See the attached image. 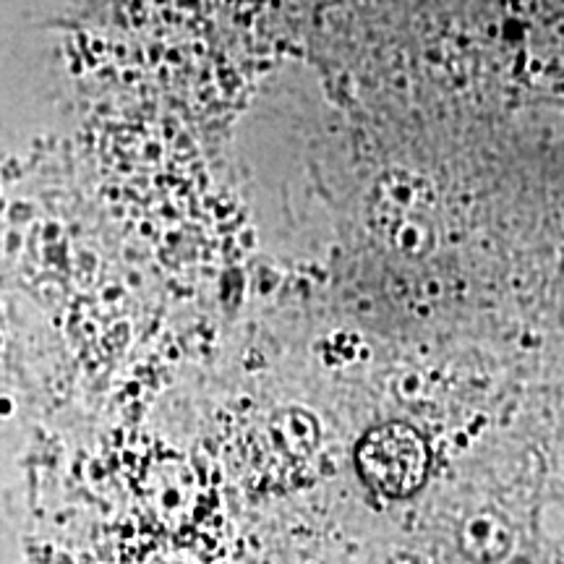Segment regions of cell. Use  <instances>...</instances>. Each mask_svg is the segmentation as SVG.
I'll return each mask as SVG.
<instances>
[{"label": "cell", "mask_w": 564, "mask_h": 564, "mask_svg": "<svg viewBox=\"0 0 564 564\" xmlns=\"http://www.w3.org/2000/svg\"><path fill=\"white\" fill-rule=\"evenodd\" d=\"M364 484L387 499H408L421 489L429 474L426 442L405 423L371 429L356 449Z\"/></svg>", "instance_id": "cell-1"}]
</instances>
